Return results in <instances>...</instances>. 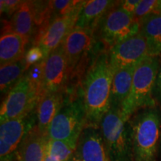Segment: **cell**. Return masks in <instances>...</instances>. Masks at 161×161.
Returning <instances> with one entry per match:
<instances>
[{
	"label": "cell",
	"mask_w": 161,
	"mask_h": 161,
	"mask_svg": "<svg viewBox=\"0 0 161 161\" xmlns=\"http://www.w3.org/2000/svg\"><path fill=\"white\" fill-rule=\"evenodd\" d=\"M114 72L110 65L108 52L98 55L86 72L83 85V102L86 125L100 127L109 111Z\"/></svg>",
	"instance_id": "6da1fadb"
},
{
	"label": "cell",
	"mask_w": 161,
	"mask_h": 161,
	"mask_svg": "<svg viewBox=\"0 0 161 161\" xmlns=\"http://www.w3.org/2000/svg\"><path fill=\"white\" fill-rule=\"evenodd\" d=\"M134 161H158L161 138V111L144 108L129 119Z\"/></svg>",
	"instance_id": "7a4b0ae2"
},
{
	"label": "cell",
	"mask_w": 161,
	"mask_h": 161,
	"mask_svg": "<svg viewBox=\"0 0 161 161\" xmlns=\"http://www.w3.org/2000/svg\"><path fill=\"white\" fill-rule=\"evenodd\" d=\"M160 64L159 57L148 56L136 66L130 91L121 108L125 119L140 110L156 106L154 88Z\"/></svg>",
	"instance_id": "3957f363"
},
{
	"label": "cell",
	"mask_w": 161,
	"mask_h": 161,
	"mask_svg": "<svg viewBox=\"0 0 161 161\" xmlns=\"http://www.w3.org/2000/svg\"><path fill=\"white\" fill-rule=\"evenodd\" d=\"M100 128L110 161H134L130 122L120 108H110Z\"/></svg>",
	"instance_id": "277c9868"
},
{
	"label": "cell",
	"mask_w": 161,
	"mask_h": 161,
	"mask_svg": "<svg viewBox=\"0 0 161 161\" xmlns=\"http://www.w3.org/2000/svg\"><path fill=\"white\" fill-rule=\"evenodd\" d=\"M41 98L40 90L25 74L16 85L7 93L1 104V122L30 115L37 108Z\"/></svg>",
	"instance_id": "5b68a950"
},
{
	"label": "cell",
	"mask_w": 161,
	"mask_h": 161,
	"mask_svg": "<svg viewBox=\"0 0 161 161\" xmlns=\"http://www.w3.org/2000/svg\"><path fill=\"white\" fill-rule=\"evenodd\" d=\"M86 125L83 98H75L64 104L54 118L48 129V136L52 140L78 142Z\"/></svg>",
	"instance_id": "8992f818"
},
{
	"label": "cell",
	"mask_w": 161,
	"mask_h": 161,
	"mask_svg": "<svg viewBox=\"0 0 161 161\" xmlns=\"http://www.w3.org/2000/svg\"><path fill=\"white\" fill-rule=\"evenodd\" d=\"M101 40L108 51L122 40L140 32V23L119 6V2L106 14L98 25Z\"/></svg>",
	"instance_id": "52a82bcc"
},
{
	"label": "cell",
	"mask_w": 161,
	"mask_h": 161,
	"mask_svg": "<svg viewBox=\"0 0 161 161\" xmlns=\"http://www.w3.org/2000/svg\"><path fill=\"white\" fill-rule=\"evenodd\" d=\"M82 3L72 13L51 20L48 25L38 29L35 38V44L43 50L45 59L52 51L58 48L64 42L65 38L75 29L78 15L83 6Z\"/></svg>",
	"instance_id": "ba28073f"
},
{
	"label": "cell",
	"mask_w": 161,
	"mask_h": 161,
	"mask_svg": "<svg viewBox=\"0 0 161 161\" xmlns=\"http://www.w3.org/2000/svg\"><path fill=\"white\" fill-rule=\"evenodd\" d=\"M108 59L114 74L127 66L138 65L148 56V46L143 35H136L122 40L108 51Z\"/></svg>",
	"instance_id": "9c48e42d"
},
{
	"label": "cell",
	"mask_w": 161,
	"mask_h": 161,
	"mask_svg": "<svg viewBox=\"0 0 161 161\" xmlns=\"http://www.w3.org/2000/svg\"><path fill=\"white\" fill-rule=\"evenodd\" d=\"M69 75L67 60L61 43L45 59L43 96L48 92L63 91Z\"/></svg>",
	"instance_id": "30bf717a"
},
{
	"label": "cell",
	"mask_w": 161,
	"mask_h": 161,
	"mask_svg": "<svg viewBox=\"0 0 161 161\" xmlns=\"http://www.w3.org/2000/svg\"><path fill=\"white\" fill-rule=\"evenodd\" d=\"M75 156L80 161H110L100 127L85 126L78 140Z\"/></svg>",
	"instance_id": "8fae6325"
},
{
	"label": "cell",
	"mask_w": 161,
	"mask_h": 161,
	"mask_svg": "<svg viewBox=\"0 0 161 161\" xmlns=\"http://www.w3.org/2000/svg\"><path fill=\"white\" fill-rule=\"evenodd\" d=\"M34 125L30 115L1 122L0 125V156L14 154L24 136Z\"/></svg>",
	"instance_id": "7c38bea8"
},
{
	"label": "cell",
	"mask_w": 161,
	"mask_h": 161,
	"mask_svg": "<svg viewBox=\"0 0 161 161\" xmlns=\"http://www.w3.org/2000/svg\"><path fill=\"white\" fill-rule=\"evenodd\" d=\"M49 136L35 125L25 134L14 152L17 161H43Z\"/></svg>",
	"instance_id": "4fadbf2b"
},
{
	"label": "cell",
	"mask_w": 161,
	"mask_h": 161,
	"mask_svg": "<svg viewBox=\"0 0 161 161\" xmlns=\"http://www.w3.org/2000/svg\"><path fill=\"white\" fill-rule=\"evenodd\" d=\"M69 67V75L82 57L86 55L92 45V33L84 29H74L62 43Z\"/></svg>",
	"instance_id": "5bb4252c"
},
{
	"label": "cell",
	"mask_w": 161,
	"mask_h": 161,
	"mask_svg": "<svg viewBox=\"0 0 161 161\" xmlns=\"http://www.w3.org/2000/svg\"><path fill=\"white\" fill-rule=\"evenodd\" d=\"M118 2L109 0L85 1L80 9L75 28L93 33L106 14Z\"/></svg>",
	"instance_id": "9a60e30c"
},
{
	"label": "cell",
	"mask_w": 161,
	"mask_h": 161,
	"mask_svg": "<svg viewBox=\"0 0 161 161\" xmlns=\"http://www.w3.org/2000/svg\"><path fill=\"white\" fill-rule=\"evenodd\" d=\"M2 27V35L15 33L28 39L35 34L36 23L29 1H24L19 8L14 14L10 21H4Z\"/></svg>",
	"instance_id": "2e32d148"
},
{
	"label": "cell",
	"mask_w": 161,
	"mask_h": 161,
	"mask_svg": "<svg viewBox=\"0 0 161 161\" xmlns=\"http://www.w3.org/2000/svg\"><path fill=\"white\" fill-rule=\"evenodd\" d=\"M64 105V91L44 94L37 106V125L42 133L48 135L49 127Z\"/></svg>",
	"instance_id": "e0dca14e"
},
{
	"label": "cell",
	"mask_w": 161,
	"mask_h": 161,
	"mask_svg": "<svg viewBox=\"0 0 161 161\" xmlns=\"http://www.w3.org/2000/svg\"><path fill=\"white\" fill-rule=\"evenodd\" d=\"M141 32L148 46V56L161 55V14L152 13L140 20Z\"/></svg>",
	"instance_id": "ac0fdd59"
},
{
	"label": "cell",
	"mask_w": 161,
	"mask_h": 161,
	"mask_svg": "<svg viewBox=\"0 0 161 161\" xmlns=\"http://www.w3.org/2000/svg\"><path fill=\"white\" fill-rule=\"evenodd\" d=\"M136 66L137 65L127 66L115 72L110 94L111 108H122V104L130 91Z\"/></svg>",
	"instance_id": "d6986e66"
},
{
	"label": "cell",
	"mask_w": 161,
	"mask_h": 161,
	"mask_svg": "<svg viewBox=\"0 0 161 161\" xmlns=\"http://www.w3.org/2000/svg\"><path fill=\"white\" fill-rule=\"evenodd\" d=\"M29 39L15 33L1 35L0 38V65L17 61L25 57V46Z\"/></svg>",
	"instance_id": "ffe728a7"
},
{
	"label": "cell",
	"mask_w": 161,
	"mask_h": 161,
	"mask_svg": "<svg viewBox=\"0 0 161 161\" xmlns=\"http://www.w3.org/2000/svg\"><path fill=\"white\" fill-rule=\"evenodd\" d=\"M25 57L0 67V90L2 93L8 92L21 80L27 71Z\"/></svg>",
	"instance_id": "44dd1931"
},
{
	"label": "cell",
	"mask_w": 161,
	"mask_h": 161,
	"mask_svg": "<svg viewBox=\"0 0 161 161\" xmlns=\"http://www.w3.org/2000/svg\"><path fill=\"white\" fill-rule=\"evenodd\" d=\"M77 144V142L49 139L46 154L56 161H69L75 153Z\"/></svg>",
	"instance_id": "7402d4cb"
},
{
	"label": "cell",
	"mask_w": 161,
	"mask_h": 161,
	"mask_svg": "<svg viewBox=\"0 0 161 161\" xmlns=\"http://www.w3.org/2000/svg\"><path fill=\"white\" fill-rule=\"evenodd\" d=\"M81 3L82 1H72V0L50 1L52 10V18L50 21L57 17L72 13L77 8Z\"/></svg>",
	"instance_id": "603a6c76"
},
{
	"label": "cell",
	"mask_w": 161,
	"mask_h": 161,
	"mask_svg": "<svg viewBox=\"0 0 161 161\" xmlns=\"http://www.w3.org/2000/svg\"><path fill=\"white\" fill-rule=\"evenodd\" d=\"M44 66L45 60H42L40 63L36 64L28 69L27 75L34 85L41 92V97L43 96V83L44 78Z\"/></svg>",
	"instance_id": "cb8c5ba5"
},
{
	"label": "cell",
	"mask_w": 161,
	"mask_h": 161,
	"mask_svg": "<svg viewBox=\"0 0 161 161\" xmlns=\"http://www.w3.org/2000/svg\"><path fill=\"white\" fill-rule=\"evenodd\" d=\"M158 3V0H140V3L134 14V18L140 22L142 18L154 13Z\"/></svg>",
	"instance_id": "d4e9b609"
},
{
	"label": "cell",
	"mask_w": 161,
	"mask_h": 161,
	"mask_svg": "<svg viewBox=\"0 0 161 161\" xmlns=\"http://www.w3.org/2000/svg\"><path fill=\"white\" fill-rule=\"evenodd\" d=\"M43 60H45V55L39 46H33L26 52L25 55V60L28 69L31 66L40 63Z\"/></svg>",
	"instance_id": "484cf974"
},
{
	"label": "cell",
	"mask_w": 161,
	"mask_h": 161,
	"mask_svg": "<svg viewBox=\"0 0 161 161\" xmlns=\"http://www.w3.org/2000/svg\"><path fill=\"white\" fill-rule=\"evenodd\" d=\"M24 1L19 0H1L0 9L1 14H6L8 16H13L14 14L19 8Z\"/></svg>",
	"instance_id": "4316f807"
},
{
	"label": "cell",
	"mask_w": 161,
	"mask_h": 161,
	"mask_svg": "<svg viewBox=\"0 0 161 161\" xmlns=\"http://www.w3.org/2000/svg\"><path fill=\"white\" fill-rule=\"evenodd\" d=\"M154 98L159 105L161 106V63L159 66L158 75H157L155 84L154 88Z\"/></svg>",
	"instance_id": "83f0119b"
},
{
	"label": "cell",
	"mask_w": 161,
	"mask_h": 161,
	"mask_svg": "<svg viewBox=\"0 0 161 161\" xmlns=\"http://www.w3.org/2000/svg\"><path fill=\"white\" fill-rule=\"evenodd\" d=\"M140 3V0H125V1H120L119 6L128 13L134 15Z\"/></svg>",
	"instance_id": "f1b7e54d"
},
{
	"label": "cell",
	"mask_w": 161,
	"mask_h": 161,
	"mask_svg": "<svg viewBox=\"0 0 161 161\" xmlns=\"http://www.w3.org/2000/svg\"><path fill=\"white\" fill-rule=\"evenodd\" d=\"M1 161H17L14 156V154H9V155L4 157V158H2Z\"/></svg>",
	"instance_id": "f546056e"
},
{
	"label": "cell",
	"mask_w": 161,
	"mask_h": 161,
	"mask_svg": "<svg viewBox=\"0 0 161 161\" xmlns=\"http://www.w3.org/2000/svg\"><path fill=\"white\" fill-rule=\"evenodd\" d=\"M154 13L159 14H161V0H159L158 5H157L156 9L154 11Z\"/></svg>",
	"instance_id": "4dcf8cb0"
},
{
	"label": "cell",
	"mask_w": 161,
	"mask_h": 161,
	"mask_svg": "<svg viewBox=\"0 0 161 161\" xmlns=\"http://www.w3.org/2000/svg\"><path fill=\"white\" fill-rule=\"evenodd\" d=\"M43 161H56V160H53V159L50 158V157H49V155H48V154H46L45 158H44V159H43Z\"/></svg>",
	"instance_id": "1f68e13d"
},
{
	"label": "cell",
	"mask_w": 161,
	"mask_h": 161,
	"mask_svg": "<svg viewBox=\"0 0 161 161\" xmlns=\"http://www.w3.org/2000/svg\"><path fill=\"white\" fill-rule=\"evenodd\" d=\"M159 159L161 160V138H160V147H159V152H158V160Z\"/></svg>",
	"instance_id": "d6a6232c"
},
{
	"label": "cell",
	"mask_w": 161,
	"mask_h": 161,
	"mask_svg": "<svg viewBox=\"0 0 161 161\" xmlns=\"http://www.w3.org/2000/svg\"><path fill=\"white\" fill-rule=\"evenodd\" d=\"M69 161H80V160H78V159L77 158H76V157H75V155H74L71 159H70V160H69Z\"/></svg>",
	"instance_id": "836d02e7"
}]
</instances>
